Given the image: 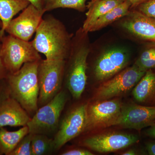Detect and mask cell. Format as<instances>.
<instances>
[{
    "label": "cell",
    "mask_w": 155,
    "mask_h": 155,
    "mask_svg": "<svg viewBox=\"0 0 155 155\" xmlns=\"http://www.w3.org/2000/svg\"><path fill=\"white\" fill-rule=\"evenodd\" d=\"M88 33L82 27L72 36L71 50L65 60L64 81L74 98L82 95L87 82V60L91 51Z\"/></svg>",
    "instance_id": "1"
},
{
    "label": "cell",
    "mask_w": 155,
    "mask_h": 155,
    "mask_svg": "<svg viewBox=\"0 0 155 155\" xmlns=\"http://www.w3.org/2000/svg\"><path fill=\"white\" fill-rule=\"evenodd\" d=\"M72 36L61 21L52 15L43 17L32 41L39 53L48 60H66L71 50Z\"/></svg>",
    "instance_id": "2"
},
{
    "label": "cell",
    "mask_w": 155,
    "mask_h": 155,
    "mask_svg": "<svg viewBox=\"0 0 155 155\" xmlns=\"http://www.w3.org/2000/svg\"><path fill=\"white\" fill-rule=\"evenodd\" d=\"M39 61L25 63L17 72L8 73L5 79L11 96L17 100L31 117L39 108L38 67Z\"/></svg>",
    "instance_id": "3"
},
{
    "label": "cell",
    "mask_w": 155,
    "mask_h": 155,
    "mask_svg": "<svg viewBox=\"0 0 155 155\" xmlns=\"http://www.w3.org/2000/svg\"><path fill=\"white\" fill-rule=\"evenodd\" d=\"M0 41L1 58L8 73L17 72L25 63L42 59L32 41L22 40L9 34L5 35Z\"/></svg>",
    "instance_id": "4"
},
{
    "label": "cell",
    "mask_w": 155,
    "mask_h": 155,
    "mask_svg": "<svg viewBox=\"0 0 155 155\" xmlns=\"http://www.w3.org/2000/svg\"><path fill=\"white\" fill-rule=\"evenodd\" d=\"M67 101V93L61 90L52 100L39 108L27 124L29 133L48 136L55 134Z\"/></svg>",
    "instance_id": "5"
},
{
    "label": "cell",
    "mask_w": 155,
    "mask_h": 155,
    "mask_svg": "<svg viewBox=\"0 0 155 155\" xmlns=\"http://www.w3.org/2000/svg\"><path fill=\"white\" fill-rule=\"evenodd\" d=\"M65 66V60L42 59L39 62V108L52 100L61 90L64 81Z\"/></svg>",
    "instance_id": "6"
},
{
    "label": "cell",
    "mask_w": 155,
    "mask_h": 155,
    "mask_svg": "<svg viewBox=\"0 0 155 155\" xmlns=\"http://www.w3.org/2000/svg\"><path fill=\"white\" fill-rule=\"evenodd\" d=\"M146 72L135 64L104 81L97 90L94 100L103 101L127 93L135 87Z\"/></svg>",
    "instance_id": "7"
},
{
    "label": "cell",
    "mask_w": 155,
    "mask_h": 155,
    "mask_svg": "<svg viewBox=\"0 0 155 155\" xmlns=\"http://www.w3.org/2000/svg\"><path fill=\"white\" fill-rule=\"evenodd\" d=\"M87 103L74 108L63 119L53 138L54 151L84 132L87 124Z\"/></svg>",
    "instance_id": "8"
},
{
    "label": "cell",
    "mask_w": 155,
    "mask_h": 155,
    "mask_svg": "<svg viewBox=\"0 0 155 155\" xmlns=\"http://www.w3.org/2000/svg\"><path fill=\"white\" fill-rule=\"evenodd\" d=\"M122 105L118 100L98 101L88 104L84 131L115 126L121 113Z\"/></svg>",
    "instance_id": "9"
},
{
    "label": "cell",
    "mask_w": 155,
    "mask_h": 155,
    "mask_svg": "<svg viewBox=\"0 0 155 155\" xmlns=\"http://www.w3.org/2000/svg\"><path fill=\"white\" fill-rule=\"evenodd\" d=\"M129 54L119 47L105 50L95 62L93 73L98 81H105L125 69L129 63Z\"/></svg>",
    "instance_id": "10"
},
{
    "label": "cell",
    "mask_w": 155,
    "mask_h": 155,
    "mask_svg": "<svg viewBox=\"0 0 155 155\" xmlns=\"http://www.w3.org/2000/svg\"><path fill=\"white\" fill-rule=\"evenodd\" d=\"M137 135L121 132H108L89 137L83 140L84 147L100 153L112 152L138 142Z\"/></svg>",
    "instance_id": "11"
},
{
    "label": "cell",
    "mask_w": 155,
    "mask_h": 155,
    "mask_svg": "<svg viewBox=\"0 0 155 155\" xmlns=\"http://www.w3.org/2000/svg\"><path fill=\"white\" fill-rule=\"evenodd\" d=\"M45 13L30 4L18 17L11 20L5 32L22 40L29 41L36 32Z\"/></svg>",
    "instance_id": "12"
},
{
    "label": "cell",
    "mask_w": 155,
    "mask_h": 155,
    "mask_svg": "<svg viewBox=\"0 0 155 155\" xmlns=\"http://www.w3.org/2000/svg\"><path fill=\"white\" fill-rule=\"evenodd\" d=\"M121 28L134 37L149 42L155 41V18L130 9L119 19Z\"/></svg>",
    "instance_id": "13"
},
{
    "label": "cell",
    "mask_w": 155,
    "mask_h": 155,
    "mask_svg": "<svg viewBox=\"0 0 155 155\" xmlns=\"http://www.w3.org/2000/svg\"><path fill=\"white\" fill-rule=\"evenodd\" d=\"M155 121V106L131 104L122 106L121 113L115 126L140 130L150 126Z\"/></svg>",
    "instance_id": "14"
},
{
    "label": "cell",
    "mask_w": 155,
    "mask_h": 155,
    "mask_svg": "<svg viewBox=\"0 0 155 155\" xmlns=\"http://www.w3.org/2000/svg\"><path fill=\"white\" fill-rule=\"evenodd\" d=\"M31 117L11 96L0 102V127L26 126Z\"/></svg>",
    "instance_id": "15"
},
{
    "label": "cell",
    "mask_w": 155,
    "mask_h": 155,
    "mask_svg": "<svg viewBox=\"0 0 155 155\" xmlns=\"http://www.w3.org/2000/svg\"><path fill=\"white\" fill-rule=\"evenodd\" d=\"M125 1L91 0L86 6L87 11L86 13V19L84 22L82 27L84 31L89 33L90 29L97 19Z\"/></svg>",
    "instance_id": "16"
},
{
    "label": "cell",
    "mask_w": 155,
    "mask_h": 155,
    "mask_svg": "<svg viewBox=\"0 0 155 155\" xmlns=\"http://www.w3.org/2000/svg\"><path fill=\"white\" fill-rule=\"evenodd\" d=\"M134 99L140 103L148 104L155 98V72H146L132 91Z\"/></svg>",
    "instance_id": "17"
},
{
    "label": "cell",
    "mask_w": 155,
    "mask_h": 155,
    "mask_svg": "<svg viewBox=\"0 0 155 155\" xmlns=\"http://www.w3.org/2000/svg\"><path fill=\"white\" fill-rule=\"evenodd\" d=\"M29 5L27 0H0V38L5 35L6 28L14 16Z\"/></svg>",
    "instance_id": "18"
},
{
    "label": "cell",
    "mask_w": 155,
    "mask_h": 155,
    "mask_svg": "<svg viewBox=\"0 0 155 155\" xmlns=\"http://www.w3.org/2000/svg\"><path fill=\"white\" fill-rule=\"evenodd\" d=\"M28 133L27 125L12 131L0 127V155H10L18 143Z\"/></svg>",
    "instance_id": "19"
},
{
    "label": "cell",
    "mask_w": 155,
    "mask_h": 155,
    "mask_svg": "<svg viewBox=\"0 0 155 155\" xmlns=\"http://www.w3.org/2000/svg\"><path fill=\"white\" fill-rule=\"evenodd\" d=\"M131 8V4L130 2L125 0L123 2L116 6L97 19L91 26L89 32L99 30L115 21L122 19L128 14Z\"/></svg>",
    "instance_id": "20"
},
{
    "label": "cell",
    "mask_w": 155,
    "mask_h": 155,
    "mask_svg": "<svg viewBox=\"0 0 155 155\" xmlns=\"http://www.w3.org/2000/svg\"><path fill=\"white\" fill-rule=\"evenodd\" d=\"M31 149L32 155L49 154L54 152L53 138L45 134H32Z\"/></svg>",
    "instance_id": "21"
},
{
    "label": "cell",
    "mask_w": 155,
    "mask_h": 155,
    "mask_svg": "<svg viewBox=\"0 0 155 155\" xmlns=\"http://www.w3.org/2000/svg\"><path fill=\"white\" fill-rule=\"evenodd\" d=\"M134 64L145 72L155 69V41L146 45Z\"/></svg>",
    "instance_id": "22"
},
{
    "label": "cell",
    "mask_w": 155,
    "mask_h": 155,
    "mask_svg": "<svg viewBox=\"0 0 155 155\" xmlns=\"http://www.w3.org/2000/svg\"><path fill=\"white\" fill-rule=\"evenodd\" d=\"M87 0H48L45 8L47 12L57 8L73 9L79 12H83L87 9Z\"/></svg>",
    "instance_id": "23"
},
{
    "label": "cell",
    "mask_w": 155,
    "mask_h": 155,
    "mask_svg": "<svg viewBox=\"0 0 155 155\" xmlns=\"http://www.w3.org/2000/svg\"><path fill=\"white\" fill-rule=\"evenodd\" d=\"M32 134L28 133L18 143L10 155H32L31 141Z\"/></svg>",
    "instance_id": "24"
},
{
    "label": "cell",
    "mask_w": 155,
    "mask_h": 155,
    "mask_svg": "<svg viewBox=\"0 0 155 155\" xmlns=\"http://www.w3.org/2000/svg\"><path fill=\"white\" fill-rule=\"evenodd\" d=\"M134 9L155 18V0H147Z\"/></svg>",
    "instance_id": "25"
},
{
    "label": "cell",
    "mask_w": 155,
    "mask_h": 155,
    "mask_svg": "<svg viewBox=\"0 0 155 155\" xmlns=\"http://www.w3.org/2000/svg\"><path fill=\"white\" fill-rule=\"evenodd\" d=\"M10 96V90L5 79L0 81V102Z\"/></svg>",
    "instance_id": "26"
},
{
    "label": "cell",
    "mask_w": 155,
    "mask_h": 155,
    "mask_svg": "<svg viewBox=\"0 0 155 155\" xmlns=\"http://www.w3.org/2000/svg\"><path fill=\"white\" fill-rule=\"evenodd\" d=\"M62 155H93L94 154L86 149L76 148L67 150L61 153Z\"/></svg>",
    "instance_id": "27"
},
{
    "label": "cell",
    "mask_w": 155,
    "mask_h": 155,
    "mask_svg": "<svg viewBox=\"0 0 155 155\" xmlns=\"http://www.w3.org/2000/svg\"><path fill=\"white\" fill-rule=\"evenodd\" d=\"M30 4L35 7L36 8L41 11H45L48 0H27Z\"/></svg>",
    "instance_id": "28"
},
{
    "label": "cell",
    "mask_w": 155,
    "mask_h": 155,
    "mask_svg": "<svg viewBox=\"0 0 155 155\" xmlns=\"http://www.w3.org/2000/svg\"><path fill=\"white\" fill-rule=\"evenodd\" d=\"M1 42L0 41V81L6 79L8 72L3 64L1 56Z\"/></svg>",
    "instance_id": "29"
},
{
    "label": "cell",
    "mask_w": 155,
    "mask_h": 155,
    "mask_svg": "<svg viewBox=\"0 0 155 155\" xmlns=\"http://www.w3.org/2000/svg\"><path fill=\"white\" fill-rule=\"evenodd\" d=\"M146 148L148 154L155 155V140L147 143Z\"/></svg>",
    "instance_id": "30"
},
{
    "label": "cell",
    "mask_w": 155,
    "mask_h": 155,
    "mask_svg": "<svg viewBox=\"0 0 155 155\" xmlns=\"http://www.w3.org/2000/svg\"><path fill=\"white\" fill-rule=\"evenodd\" d=\"M147 134L150 137L155 138V121L150 126L147 131Z\"/></svg>",
    "instance_id": "31"
},
{
    "label": "cell",
    "mask_w": 155,
    "mask_h": 155,
    "mask_svg": "<svg viewBox=\"0 0 155 155\" xmlns=\"http://www.w3.org/2000/svg\"><path fill=\"white\" fill-rule=\"evenodd\" d=\"M91 1H95V0H91ZM130 2L131 4V9L135 8L139 5L144 2L147 0H127Z\"/></svg>",
    "instance_id": "32"
},
{
    "label": "cell",
    "mask_w": 155,
    "mask_h": 155,
    "mask_svg": "<svg viewBox=\"0 0 155 155\" xmlns=\"http://www.w3.org/2000/svg\"><path fill=\"white\" fill-rule=\"evenodd\" d=\"M138 152L136 150L134 149H130L123 153L122 155H135L138 154Z\"/></svg>",
    "instance_id": "33"
}]
</instances>
